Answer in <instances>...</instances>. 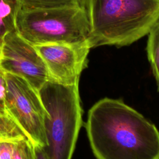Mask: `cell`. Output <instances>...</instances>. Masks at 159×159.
I'll list each match as a JSON object with an SVG mask.
<instances>
[{"label": "cell", "mask_w": 159, "mask_h": 159, "mask_svg": "<svg viewBox=\"0 0 159 159\" xmlns=\"http://www.w3.org/2000/svg\"><path fill=\"white\" fill-rule=\"evenodd\" d=\"M22 7L26 9L75 6L81 4V0H19Z\"/></svg>", "instance_id": "obj_10"}, {"label": "cell", "mask_w": 159, "mask_h": 159, "mask_svg": "<svg viewBox=\"0 0 159 159\" xmlns=\"http://www.w3.org/2000/svg\"><path fill=\"white\" fill-rule=\"evenodd\" d=\"M6 107L9 116L34 145L47 148V112L39 91L24 78L9 73H6Z\"/></svg>", "instance_id": "obj_5"}, {"label": "cell", "mask_w": 159, "mask_h": 159, "mask_svg": "<svg viewBox=\"0 0 159 159\" xmlns=\"http://www.w3.org/2000/svg\"><path fill=\"white\" fill-rule=\"evenodd\" d=\"M17 138L18 137L0 139V159H12L15 141Z\"/></svg>", "instance_id": "obj_14"}, {"label": "cell", "mask_w": 159, "mask_h": 159, "mask_svg": "<svg viewBox=\"0 0 159 159\" xmlns=\"http://www.w3.org/2000/svg\"><path fill=\"white\" fill-rule=\"evenodd\" d=\"M35 47L46 65L49 81L65 85L79 83L82 71L88 67V57L91 48L88 40L35 45Z\"/></svg>", "instance_id": "obj_7"}, {"label": "cell", "mask_w": 159, "mask_h": 159, "mask_svg": "<svg viewBox=\"0 0 159 159\" xmlns=\"http://www.w3.org/2000/svg\"><path fill=\"white\" fill-rule=\"evenodd\" d=\"M12 159H36L34 145L26 136L16 139Z\"/></svg>", "instance_id": "obj_11"}, {"label": "cell", "mask_w": 159, "mask_h": 159, "mask_svg": "<svg viewBox=\"0 0 159 159\" xmlns=\"http://www.w3.org/2000/svg\"><path fill=\"white\" fill-rule=\"evenodd\" d=\"M97 159H159V131L120 100L105 98L89 110L85 124Z\"/></svg>", "instance_id": "obj_1"}, {"label": "cell", "mask_w": 159, "mask_h": 159, "mask_svg": "<svg viewBox=\"0 0 159 159\" xmlns=\"http://www.w3.org/2000/svg\"><path fill=\"white\" fill-rule=\"evenodd\" d=\"M21 8L19 0H0V48L5 37L16 30L17 18Z\"/></svg>", "instance_id": "obj_8"}, {"label": "cell", "mask_w": 159, "mask_h": 159, "mask_svg": "<svg viewBox=\"0 0 159 159\" xmlns=\"http://www.w3.org/2000/svg\"><path fill=\"white\" fill-rule=\"evenodd\" d=\"M16 31L33 45L76 43L88 39L89 26L82 4L48 8L22 7Z\"/></svg>", "instance_id": "obj_4"}, {"label": "cell", "mask_w": 159, "mask_h": 159, "mask_svg": "<svg viewBox=\"0 0 159 159\" xmlns=\"http://www.w3.org/2000/svg\"><path fill=\"white\" fill-rule=\"evenodd\" d=\"M0 67L24 78L37 91L50 80L46 65L35 46L16 30L4 39L0 48Z\"/></svg>", "instance_id": "obj_6"}, {"label": "cell", "mask_w": 159, "mask_h": 159, "mask_svg": "<svg viewBox=\"0 0 159 159\" xmlns=\"http://www.w3.org/2000/svg\"><path fill=\"white\" fill-rule=\"evenodd\" d=\"M36 159H50L44 148L40 146L34 145Z\"/></svg>", "instance_id": "obj_15"}, {"label": "cell", "mask_w": 159, "mask_h": 159, "mask_svg": "<svg viewBox=\"0 0 159 159\" xmlns=\"http://www.w3.org/2000/svg\"><path fill=\"white\" fill-rule=\"evenodd\" d=\"M25 136L11 118L0 116V139Z\"/></svg>", "instance_id": "obj_12"}, {"label": "cell", "mask_w": 159, "mask_h": 159, "mask_svg": "<svg viewBox=\"0 0 159 159\" xmlns=\"http://www.w3.org/2000/svg\"><path fill=\"white\" fill-rule=\"evenodd\" d=\"M147 35V57L159 91V19L153 24Z\"/></svg>", "instance_id": "obj_9"}, {"label": "cell", "mask_w": 159, "mask_h": 159, "mask_svg": "<svg viewBox=\"0 0 159 159\" xmlns=\"http://www.w3.org/2000/svg\"><path fill=\"white\" fill-rule=\"evenodd\" d=\"M39 92L47 112L45 150L50 159H71L83 122L78 83L48 81Z\"/></svg>", "instance_id": "obj_3"}, {"label": "cell", "mask_w": 159, "mask_h": 159, "mask_svg": "<svg viewBox=\"0 0 159 159\" xmlns=\"http://www.w3.org/2000/svg\"><path fill=\"white\" fill-rule=\"evenodd\" d=\"M6 72L0 67V116L10 118L6 107Z\"/></svg>", "instance_id": "obj_13"}, {"label": "cell", "mask_w": 159, "mask_h": 159, "mask_svg": "<svg viewBox=\"0 0 159 159\" xmlns=\"http://www.w3.org/2000/svg\"><path fill=\"white\" fill-rule=\"evenodd\" d=\"M91 48L130 45L148 34L159 19V0H81Z\"/></svg>", "instance_id": "obj_2"}]
</instances>
